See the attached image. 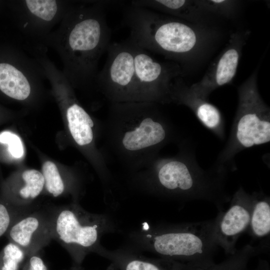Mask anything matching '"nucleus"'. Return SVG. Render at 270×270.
<instances>
[{
	"label": "nucleus",
	"instance_id": "bb28decb",
	"mask_svg": "<svg viewBox=\"0 0 270 270\" xmlns=\"http://www.w3.org/2000/svg\"><path fill=\"white\" fill-rule=\"evenodd\" d=\"M244 270H250L247 268ZM253 270H270V265L265 262H258V266L256 268Z\"/></svg>",
	"mask_w": 270,
	"mask_h": 270
},
{
	"label": "nucleus",
	"instance_id": "39448f33",
	"mask_svg": "<svg viewBox=\"0 0 270 270\" xmlns=\"http://www.w3.org/2000/svg\"><path fill=\"white\" fill-rule=\"evenodd\" d=\"M214 226L215 218L179 224L144 223L126 235V246L184 264H210L214 262L218 247Z\"/></svg>",
	"mask_w": 270,
	"mask_h": 270
},
{
	"label": "nucleus",
	"instance_id": "aec40b11",
	"mask_svg": "<svg viewBox=\"0 0 270 270\" xmlns=\"http://www.w3.org/2000/svg\"><path fill=\"white\" fill-rule=\"evenodd\" d=\"M22 2L30 21L38 26L50 24L60 14L61 6L56 0H26Z\"/></svg>",
	"mask_w": 270,
	"mask_h": 270
},
{
	"label": "nucleus",
	"instance_id": "ddd939ff",
	"mask_svg": "<svg viewBox=\"0 0 270 270\" xmlns=\"http://www.w3.org/2000/svg\"><path fill=\"white\" fill-rule=\"evenodd\" d=\"M171 102L184 105L195 114L200 122L220 140L226 137L225 122L220 110L208 100L194 93L182 77L175 79L172 84Z\"/></svg>",
	"mask_w": 270,
	"mask_h": 270
},
{
	"label": "nucleus",
	"instance_id": "cd10ccee",
	"mask_svg": "<svg viewBox=\"0 0 270 270\" xmlns=\"http://www.w3.org/2000/svg\"><path fill=\"white\" fill-rule=\"evenodd\" d=\"M70 270H85L82 266H77L74 264Z\"/></svg>",
	"mask_w": 270,
	"mask_h": 270
},
{
	"label": "nucleus",
	"instance_id": "423d86ee",
	"mask_svg": "<svg viewBox=\"0 0 270 270\" xmlns=\"http://www.w3.org/2000/svg\"><path fill=\"white\" fill-rule=\"evenodd\" d=\"M256 70L237 89L238 102L230 136L215 164L236 170L234 158L240 152L270 141V109L262 98Z\"/></svg>",
	"mask_w": 270,
	"mask_h": 270
},
{
	"label": "nucleus",
	"instance_id": "9b49d317",
	"mask_svg": "<svg viewBox=\"0 0 270 270\" xmlns=\"http://www.w3.org/2000/svg\"><path fill=\"white\" fill-rule=\"evenodd\" d=\"M230 202L228 208L218 212L215 218L214 238L218 246L226 254L232 255L237 250L236 245L239 238L248 228L252 196L240 186Z\"/></svg>",
	"mask_w": 270,
	"mask_h": 270
},
{
	"label": "nucleus",
	"instance_id": "4468645a",
	"mask_svg": "<svg viewBox=\"0 0 270 270\" xmlns=\"http://www.w3.org/2000/svg\"><path fill=\"white\" fill-rule=\"evenodd\" d=\"M96 254L118 270H184V264L168 258H150L128 246L110 250L101 245Z\"/></svg>",
	"mask_w": 270,
	"mask_h": 270
},
{
	"label": "nucleus",
	"instance_id": "6e6552de",
	"mask_svg": "<svg viewBox=\"0 0 270 270\" xmlns=\"http://www.w3.org/2000/svg\"><path fill=\"white\" fill-rule=\"evenodd\" d=\"M106 52V64L95 80L102 93L110 104L140 102L128 40L110 44Z\"/></svg>",
	"mask_w": 270,
	"mask_h": 270
},
{
	"label": "nucleus",
	"instance_id": "1a4fd4ad",
	"mask_svg": "<svg viewBox=\"0 0 270 270\" xmlns=\"http://www.w3.org/2000/svg\"><path fill=\"white\" fill-rule=\"evenodd\" d=\"M128 40L134 53L140 101L159 104L171 103L172 86L175 79L182 76V67L175 62H158Z\"/></svg>",
	"mask_w": 270,
	"mask_h": 270
},
{
	"label": "nucleus",
	"instance_id": "a211bd4d",
	"mask_svg": "<svg viewBox=\"0 0 270 270\" xmlns=\"http://www.w3.org/2000/svg\"><path fill=\"white\" fill-rule=\"evenodd\" d=\"M30 78L23 68L0 63V90L8 96L19 100L28 98L31 92Z\"/></svg>",
	"mask_w": 270,
	"mask_h": 270
},
{
	"label": "nucleus",
	"instance_id": "f257e3e1",
	"mask_svg": "<svg viewBox=\"0 0 270 270\" xmlns=\"http://www.w3.org/2000/svg\"><path fill=\"white\" fill-rule=\"evenodd\" d=\"M174 156H158L143 168L130 174L134 189L155 196L180 202L204 200L224 210L231 196L226 190L228 169L214 164L204 170L198 164L195 146L184 138Z\"/></svg>",
	"mask_w": 270,
	"mask_h": 270
},
{
	"label": "nucleus",
	"instance_id": "9d476101",
	"mask_svg": "<svg viewBox=\"0 0 270 270\" xmlns=\"http://www.w3.org/2000/svg\"><path fill=\"white\" fill-rule=\"evenodd\" d=\"M249 34L248 31H237L230 35L226 48L210 64L201 80L190 86L194 93L208 100L214 90L232 82Z\"/></svg>",
	"mask_w": 270,
	"mask_h": 270
},
{
	"label": "nucleus",
	"instance_id": "5701e85b",
	"mask_svg": "<svg viewBox=\"0 0 270 270\" xmlns=\"http://www.w3.org/2000/svg\"><path fill=\"white\" fill-rule=\"evenodd\" d=\"M28 258L22 249L9 242L0 252V270H19Z\"/></svg>",
	"mask_w": 270,
	"mask_h": 270
},
{
	"label": "nucleus",
	"instance_id": "f3484780",
	"mask_svg": "<svg viewBox=\"0 0 270 270\" xmlns=\"http://www.w3.org/2000/svg\"><path fill=\"white\" fill-rule=\"evenodd\" d=\"M70 134L75 142L81 147L90 146L94 142L95 124L86 111L78 102H73L66 110Z\"/></svg>",
	"mask_w": 270,
	"mask_h": 270
},
{
	"label": "nucleus",
	"instance_id": "b1692460",
	"mask_svg": "<svg viewBox=\"0 0 270 270\" xmlns=\"http://www.w3.org/2000/svg\"><path fill=\"white\" fill-rule=\"evenodd\" d=\"M36 206H16L2 198L0 200V238L5 235L13 222Z\"/></svg>",
	"mask_w": 270,
	"mask_h": 270
},
{
	"label": "nucleus",
	"instance_id": "7ed1b4c3",
	"mask_svg": "<svg viewBox=\"0 0 270 270\" xmlns=\"http://www.w3.org/2000/svg\"><path fill=\"white\" fill-rule=\"evenodd\" d=\"M112 3L98 1L90 6H68L60 28L50 38L62 60L64 74L74 85L96 80L99 60L110 44L105 9Z\"/></svg>",
	"mask_w": 270,
	"mask_h": 270
},
{
	"label": "nucleus",
	"instance_id": "a878e982",
	"mask_svg": "<svg viewBox=\"0 0 270 270\" xmlns=\"http://www.w3.org/2000/svg\"><path fill=\"white\" fill-rule=\"evenodd\" d=\"M22 270H49L42 258L37 254L29 256L22 266Z\"/></svg>",
	"mask_w": 270,
	"mask_h": 270
},
{
	"label": "nucleus",
	"instance_id": "2eb2a0df",
	"mask_svg": "<svg viewBox=\"0 0 270 270\" xmlns=\"http://www.w3.org/2000/svg\"><path fill=\"white\" fill-rule=\"evenodd\" d=\"M130 5L156 10L186 22L203 26L207 22L210 16L199 8L194 0H132Z\"/></svg>",
	"mask_w": 270,
	"mask_h": 270
},
{
	"label": "nucleus",
	"instance_id": "412c9836",
	"mask_svg": "<svg viewBox=\"0 0 270 270\" xmlns=\"http://www.w3.org/2000/svg\"><path fill=\"white\" fill-rule=\"evenodd\" d=\"M42 172L44 180V188L50 194L58 197L67 190L66 182L54 162H46L42 166Z\"/></svg>",
	"mask_w": 270,
	"mask_h": 270
},
{
	"label": "nucleus",
	"instance_id": "6ab92c4d",
	"mask_svg": "<svg viewBox=\"0 0 270 270\" xmlns=\"http://www.w3.org/2000/svg\"><path fill=\"white\" fill-rule=\"evenodd\" d=\"M260 254L258 248L248 244L222 262L203 264H184V270H244L250 260Z\"/></svg>",
	"mask_w": 270,
	"mask_h": 270
},
{
	"label": "nucleus",
	"instance_id": "0eeeda50",
	"mask_svg": "<svg viewBox=\"0 0 270 270\" xmlns=\"http://www.w3.org/2000/svg\"><path fill=\"white\" fill-rule=\"evenodd\" d=\"M51 209L53 240L67 251L74 265L82 266L88 254H96L104 235L118 230L110 215L89 212L76 202Z\"/></svg>",
	"mask_w": 270,
	"mask_h": 270
},
{
	"label": "nucleus",
	"instance_id": "393cba45",
	"mask_svg": "<svg viewBox=\"0 0 270 270\" xmlns=\"http://www.w3.org/2000/svg\"><path fill=\"white\" fill-rule=\"evenodd\" d=\"M0 144H7L10 154L14 158H22L24 153V146L20 137L10 131L0 133Z\"/></svg>",
	"mask_w": 270,
	"mask_h": 270
},
{
	"label": "nucleus",
	"instance_id": "4be33fe9",
	"mask_svg": "<svg viewBox=\"0 0 270 270\" xmlns=\"http://www.w3.org/2000/svg\"><path fill=\"white\" fill-rule=\"evenodd\" d=\"M196 5L210 14L232 18L237 14L240 2L232 0H196Z\"/></svg>",
	"mask_w": 270,
	"mask_h": 270
},
{
	"label": "nucleus",
	"instance_id": "f8f14e48",
	"mask_svg": "<svg viewBox=\"0 0 270 270\" xmlns=\"http://www.w3.org/2000/svg\"><path fill=\"white\" fill-rule=\"evenodd\" d=\"M5 235L28 258L38 254L53 240L51 208L36 206L18 218Z\"/></svg>",
	"mask_w": 270,
	"mask_h": 270
},
{
	"label": "nucleus",
	"instance_id": "20e7f679",
	"mask_svg": "<svg viewBox=\"0 0 270 270\" xmlns=\"http://www.w3.org/2000/svg\"><path fill=\"white\" fill-rule=\"evenodd\" d=\"M122 22L130 42L179 64L202 57L217 35L205 26L130 4L124 9Z\"/></svg>",
	"mask_w": 270,
	"mask_h": 270
},
{
	"label": "nucleus",
	"instance_id": "dca6fc26",
	"mask_svg": "<svg viewBox=\"0 0 270 270\" xmlns=\"http://www.w3.org/2000/svg\"><path fill=\"white\" fill-rule=\"evenodd\" d=\"M250 222L246 232L254 240L260 253L270 250V198L262 191L254 192Z\"/></svg>",
	"mask_w": 270,
	"mask_h": 270
},
{
	"label": "nucleus",
	"instance_id": "f03ea898",
	"mask_svg": "<svg viewBox=\"0 0 270 270\" xmlns=\"http://www.w3.org/2000/svg\"><path fill=\"white\" fill-rule=\"evenodd\" d=\"M103 132L106 152L130 174L184 138L159 104L144 102L110 104Z\"/></svg>",
	"mask_w": 270,
	"mask_h": 270
}]
</instances>
